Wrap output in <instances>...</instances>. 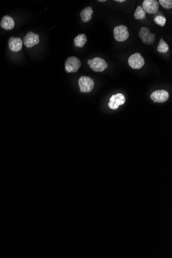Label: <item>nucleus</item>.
I'll list each match as a JSON object with an SVG mask.
<instances>
[{"label":"nucleus","mask_w":172,"mask_h":258,"mask_svg":"<svg viewBox=\"0 0 172 258\" xmlns=\"http://www.w3.org/2000/svg\"><path fill=\"white\" fill-rule=\"evenodd\" d=\"M154 21L157 24L159 25L160 26L163 27V26L165 25L166 19L165 17H164V16L159 15V16H157L155 17V19H154Z\"/></svg>","instance_id":"obj_17"},{"label":"nucleus","mask_w":172,"mask_h":258,"mask_svg":"<svg viewBox=\"0 0 172 258\" xmlns=\"http://www.w3.org/2000/svg\"><path fill=\"white\" fill-rule=\"evenodd\" d=\"M169 50V46L168 45V43L164 40V39H161L159 41V45L157 47V51L159 53H166Z\"/></svg>","instance_id":"obj_15"},{"label":"nucleus","mask_w":172,"mask_h":258,"mask_svg":"<svg viewBox=\"0 0 172 258\" xmlns=\"http://www.w3.org/2000/svg\"><path fill=\"white\" fill-rule=\"evenodd\" d=\"M134 17L137 20H143L146 17V13L142 6H138L134 13Z\"/></svg>","instance_id":"obj_16"},{"label":"nucleus","mask_w":172,"mask_h":258,"mask_svg":"<svg viewBox=\"0 0 172 258\" xmlns=\"http://www.w3.org/2000/svg\"><path fill=\"white\" fill-rule=\"evenodd\" d=\"M82 65L80 59L75 56H70L66 60L65 63V70L67 73H76Z\"/></svg>","instance_id":"obj_2"},{"label":"nucleus","mask_w":172,"mask_h":258,"mask_svg":"<svg viewBox=\"0 0 172 258\" xmlns=\"http://www.w3.org/2000/svg\"><path fill=\"white\" fill-rule=\"evenodd\" d=\"M169 98V93L164 90L155 91L151 95V99L154 103H162L168 100Z\"/></svg>","instance_id":"obj_9"},{"label":"nucleus","mask_w":172,"mask_h":258,"mask_svg":"<svg viewBox=\"0 0 172 258\" xmlns=\"http://www.w3.org/2000/svg\"><path fill=\"white\" fill-rule=\"evenodd\" d=\"M88 63L91 69L96 72H103L108 67V63L106 61L102 58L98 57L88 60Z\"/></svg>","instance_id":"obj_3"},{"label":"nucleus","mask_w":172,"mask_h":258,"mask_svg":"<svg viewBox=\"0 0 172 258\" xmlns=\"http://www.w3.org/2000/svg\"><path fill=\"white\" fill-rule=\"evenodd\" d=\"M125 98L122 93H117L116 94L112 95L109 99L108 106L110 109L116 110L121 105L125 103Z\"/></svg>","instance_id":"obj_7"},{"label":"nucleus","mask_w":172,"mask_h":258,"mask_svg":"<svg viewBox=\"0 0 172 258\" xmlns=\"http://www.w3.org/2000/svg\"><path fill=\"white\" fill-rule=\"evenodd\" d=\"M129 66L132 69L138 70L142 68L145 65V61L142 55L139 53L132 55L128 59Z\"/></svg>","instance_id":"obj_4"},{"label":"nucleus","mask_w":172,"mask_h":258,"mask_svg":"<svg viewBox=\"0 0 172 258\" xmlns=\"http://www.w3.org/2000/svg\"><path fill=\"white\" fill-rule=\"evenodd\" d=\"M39 41L40 39L38 35L34 33L33 32H29L24 37L23 43L27 48H29L38 45Z\"/></svg>","instance_id":"obj_10"},{"label":"nucleus","mask_w":172,"mask_h":258,"mask_svg":"<svg viewBox=\"0 0 172 258\" xmlns=\"http://www.w3.org/2000/svg\"><path fill=\"white\" fill-rule=\"evenodd\" d=\"M93 10L91 7H87L83 9L80 13V15L82 21L87 23L92 19V14Z\"/></svg>","instance_id":"obj_13"},{"label":"nucleus","mask_w":172,"mask_h":258,"mask_svg":"<svg viewBox=\"0 0 172 258\" xmlns=\"http://www.w3.org/2000/svg\"><path fill=\"white\" fill-rule=\"evenodd\" d=\"M98 1L100 2H106L107 1H106V0H99Z\"/></svg>","instance_id":"obj_20"},{"label":"nucleus","mask_w":172,"mask_h":258,"mask_svg":"<svg viewBox=\"0 0 172 258\" xmlns=\"http://www.w3.org/2000/svg\"><path fill=\"white\" fill-rule=\"evenodd\" d=\"M78 83L80 88L79 91L82 93H89L91 92L94 87V80L89 76H81L78 79Z\"/></svg>","instance_id":"obj_1"},{"label":"nucleus","mask_w":172,"mask_h":258,"mask_svg":"<svg viewBox=\"0 0 172 258\" xmlns=\"http://www.w3.org/2000/svg\"><path fill=\"white\" fill-rule=\"evenodd\" d=\"M87 42V38L85 34L78 35L74 39V46L76 47H83Z\"/></svg>","instance_id":"obj_14"},{"label":"nucleus","mask_w":172,"mask_h":258,"mask_svg":"<svg viewBox=\"0 0 172 258\" xmlns=\"http://www.w3.org/2000/svg\"><path fill=\"white\" fill-rule=\"evenodd\" d=\"M158 2L164 8L171 9L172 8V0H159Z\"/></svg>","instance_id":"obj_18"},{"label":"nucleus","mask_w":172,"mask_h":258,"mask_svg":"<svg viewBox=\"0 0 172 258\" xmlns=\"http://www.w3.org/2000/svg\"><path fill=\"white\" fill-rule=\"evenodd\" d=\"M23 42L19 38L10 37L8 40L9 48L13 52H18L21 50Z\"/></svg>","instance_id":"obj_11"},{"label":"nucleus","mask_w":172,"mask_h":258,"mask_svg":"<svg viewBox=\"0 0 172 258\" xmlns=\"http://www.w3.org/2000/svg\"><path fill=\"white\" fill-rule=\"evenodd\" d=\"M139 37L142 40V42L145 45H152L155 40V35L151 33L148 27H142L139 33Z\"/></svg>","instance_id":"obj_6"},{"label":"nucleus","mask_w":172,"mask_h":258,"mask_svg":"<svg viewBox=\"0 0 172 258\" xmlns=\"http://www.w3.org/2000/svg\"><path fill=\"white\" fill-rule=\"evenodd\" d=\"M113 34L115 39L119 42L125 41L129 36L127 27L123 25L116 26L113 30Z\"/></svg>","instance_id":"obj_5"},{"label":"nucleus","mask_w":172,"mask_h":258,"mask_svg":"<svg viewBox=\"0 0 172 258\" xmlns=\"http://www.w3.org/2000/svg\"><path fill=\"white\" fill-rule=\"evenodd\" d=\"M116 2H120V3H122V2H125V0H116L115 1Z\"/></svg>","instance_id":"obj_19"},{"label":"nucleus","mask_w":172,"mask_h":258,"mask_svg":"<svg viewBox=\"0 0 172 258\" xmlns=\"http://www.w3.org/2000/svg\"><path fill=\"white\" fill-rule=\"evenodd\" d=\"M142 7L145 13L153 14L158 12L159 3L156 0H144L142 3Z\"/></svg>","instance_id":"obj_8"},{"label":"nucleus","mask_w":172,"mask_h":258,"mask_svg":"<svg viewBox=\"0 0 172 258\" xmlns=\"http://www.w3.org/2000/svg\"><path fill=\"white\" fill-rule=\"evenodd\" d=\"M0 24L1 27L6 30H12L14 26V20L8 15L3 17Z\"/></svg>","instance_id":"obj_12"}]
</instances>
